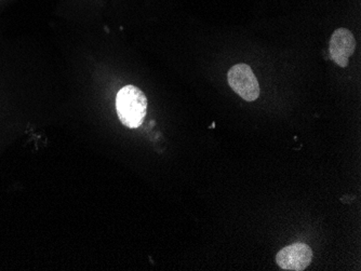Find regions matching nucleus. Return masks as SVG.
Instances as JSON below:
<instances>
[{
  "instance_id": "20e7f679",
  "label": "nucleus",
  "mask_w": 361,
  "mask_h": 271,
  "mask_svg": "<svg viewBox=\"0 0 361 271\" xmlns=\"http://www.w3.org/2000/svg\"><path fill=\"white\" fill-rule=\"evenodd\" d=\"M356 49L354 35L346 28H338L330 39L329 53L340 68H346L348 61Z\"/></svg>"
},
{
  "instance_id": "f03ea898",
  "label": "nucleus",
  "mask_w": 361,
  "mask_h": 271,
  "mask_svg": "<svg viewBox=\"0 0 361 271\" xmlns=\"http://www.w3.org/2000/svg\"><path fill=\"white\" fill-rule=\"evenodd\" d=\"M228 84L243 100L253 102L259 95V86L255 73L247 64H237L229 70Z\"/></svg>"
},
{
  "instance_id": "f257e3e1",
  "label": "nucleus",
  "mask_w": 361,
  "mask_h": 271,
  "mask_svg": "<svg viewBox=\"0 0 361 271\" xmlns=\"http://www.w3.org/2000/svg\"><path fill=\"white\" fill-rule=\"evenodd\" d=\"M116 111L126 127L135 129L143 122L147 111L145 94L135 86H126L117 94Z\"/></svg>"
},
{
  "instance_id": "7ed1b4c3",
  "label": "nucleus",
  "mask_w": 361,
  "mask_h": 271,
  "mask_svg": "<svg viewBox=\"0 0 361 271\" xmlns=\"http://www.w3.org/2000/svg\"><path fill=\"white\" fill-rule=\"evenodd\" d=\"M313 260V251L307 244H293L278 252L276 262L283 270L302 271Z\"/></svg>"
}]
</instances>
